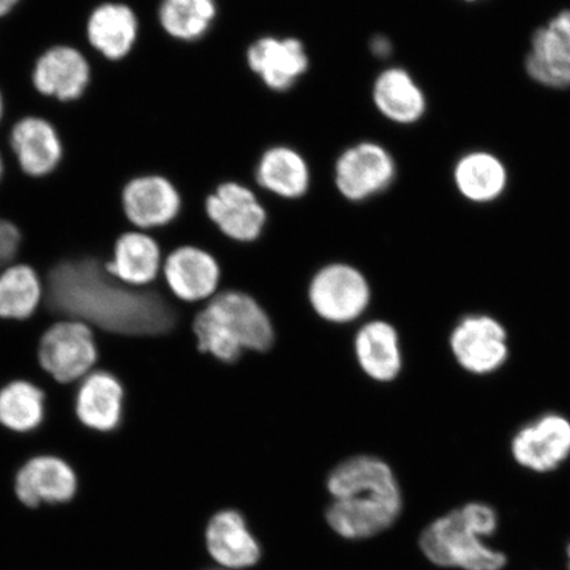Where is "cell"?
Instances as JSON below:
<instances>
[{
  "label": "cell",
  "mask_w": 570,
  "mask_h": 570,
  "mask_svg": "<svg viewBox=\"0 0 570 570\" xmlns=\"http://www.w3.org/2000/svg\"><path fill=\"white\" fill-rule=\"evenodd\" d=\"M248 67L269 89L288 90L294 87L306 69L308 55L302 41L296 39L263 38L247 51Z\"/></svg>",
  "instance_id": "20"
},
{
  "label": "cell",
  "mask_w": 570,
  "mask_h": 570,
  "mask_svg": "<svg viewBox=\"0 0 570 570\" xmlns=\"http://www.w3.org/2000/svg\"><path fill=\"white\" fill-rule=\"evenodd\" d=\"M216 13L214 0H161L158 16L170 38L196 41L210 30Z\"/></svg>",
  "instance_id": "28"
},
{
  "label": "cell",
  "mask_w": 570,
  "mask_h": 570,
  "mask_svg": "<svg viewBox=\"0 0 570 570\" xmlns=\"http://www.w3.org/2000/svg\"><path fill=\"white\" fill-rule=\"evenodd\" d=\"M256 178L263 189L287 199L303 197L311 183L308 164L288 147L268 149L256 168Z\"/></svg>",
  "instance_id": "23"
},
{
  "label": "cell",
  "mask_w": 570,
  "mask_h": 570,
  "mask_svg": "<svg viewBox=\"0 0 570 570\" xmlns=\"http://www.w3.org/2000/svg\"><path fill=\"white\" fill-rule=\"evenodd\" d=\"M449 348L462 370L480 376L502 368L510 353L505 327L488 315L462 317L449 336Z\"/></svg>",
  "instance_id": "7"
},
{
  "label": "cell",
  "mask_w": 570,
  "mask_h": 570,
  "mask_svg": "<svg viewBox=\"0 0 570 570\" xmlns=\"http://www.w3.org/2000/svg\"><path fill=\"white\" fill-rule=\"evenodd\" d=\"M568 570H570V543L567 547Z\"/></svg>",
  "instance_id": "34"
},
{
  "label": "cell",
  "mask_w": 570,
  "mask_h": 570,
  "mask_svg": "<svg viewBox=\"0 0 570 570\" xmlns=\"http://www.w3.org/2000/svg\"><path fill=\"white\" fill-rule=\"evenodd\" d=\"M46 392L30 381H12L0 389V425L18 434L38 431L46 420Z\"/></svg>",
  "instance_id": "26"
},
{
  "label": "cell",
  "mask_w": 570,
  "mask_h": 570,
  "mask_svg": "<svg viewBox=\"0 0 570 570\" xmlns=\"http://www.w3.org/2000/svg\"><path fill=\"white\" fill-rule=\"evenodd\" d=\"M511 455L532 473L554 472L570 458V420L546 413L520 428L511 440Z\"/></svg>",
  "instance_id": "12"
},
{
  "label": "cell",
  "mask_w": 570,
  "mask_h": 570,
  "mask_svg": "<svg viewBox=\"0 0 570 570\" xmlns=\"http://www.w3.org/2000/svg\"><path fill=\"white\" fill-rule=\"evenodd\" d=\"M38 358L40 367L61 386L80 383L98 365L95 330L82 321H56L42 334Z\"/></svg>",
  "instance_id": "6"
},
{
  "label": "cell",
  "mask_w": 570,
  "mask_h": 570,
  "mask_svg": "<svg viewBox=\"0 0 570 570\" xmlns=\"http://www.w3.org/2000/svg\"><path fill=\"white\" fill-rule=\"evenodd\" d=\"M199 353L225 365L237 363L246 353H266L275 344V327L268 312L249 294L220 289L199 305L191 318Z\"/></svg>",
  "instance_id": "3"
},
{
  "label": "cell",
  "mask_w": 570,
  "mask_h": 570,
  "mask_svg": "<svg viewBox=\"0 0 570 570\" xmlns=\"http://www.w3.org/2000/svg\"><path fill=\"white\" fill-rule=\"evenodd\" d=\"M525 67L532 80L544 87L570 88V57L548 27L534 32Z\"/></svg>",
  "instance_id": "27"
},
{
  "label": "cell",
  "mask_w": 570,
  "mask_h": 570,
  "mask_svg": "<svg viewBox=\"0 0 570 570\" xmlns=\"http://www.w3.org/2000/svg\"><path fill=\"white\" fill-rule=\"evenodd\" d=\"M164 254L155 235L127 230L114 244L105 268L117 281L134 288L151 287L160 281Z\"/></svg>",
  "instance_id": "19"
},
{
  "label": "cell",
  "mask_w": 570,
  "mask_h": 570,
  "mask_svg": "<svg viewBox=\"0 0 570 570\" xmlns=\"http://www.w3.org/2000/svg\"><path fill=\"white\" fill-rule=\"evenodd\" d=\"M6 114V101L2 89H0V124H2V120L4 118Z\"/></svg>",
  "instance_id": "32"
},
{
  "label": "cell",
  "mask_w": 570,
  "mask_h": 570,
  "mask_svg": "<svg viewBox=\"0 0 570 570\" xmlns=\"http://www.w3.org/2000/svg\"><path fill=\"white\" fill-rule=\"evenodd\" d=\"M326 489L332 497L327 524L342 538L376 537L402 515L401 483L380 455L360 453L341 460L327 474Z\"/></svg>",
  "instance_id": "2"
},
{
  "label": "cell",
  "mask_w": 570,
  "mask_h": 570,
  "mask_svg": "<svg viewBox=\"0 0 570 570\" xmlns=\"http://www.w3.org/2000/svg\"><path fill=\"white\" fill-rule=\"evenodd\" d=\"M460 509L433 520L420 537V550L433 566L455 570H503L508 556L488 544Z\"/></svg>",
  "instance_id": "4"
},
{
  "label": "cell",
  "mask_w": 570,
  "mask_h": 570,
  "mask_svg": "<svg viewBox=\"0 0 570 570\" xmlns=\"http://www.w3.org/2000/svg\"><path fill=\"white\" fill-rule=\"evenodd\" d=\"M9 140L21 173L31 178L51 176L66 155L59 130L45 117H21L13 124Z\"/></svg>",
  "instance_id": "16"
},
{
  "label": "cell",
  "mask_w": 570,
  "mask_h": 570,
  "mask_svg": "<svg viewBox=\"0 0 570 570\" xmlns=\"http://www.w3.org/2000/svg\"><path fill=\"white\" fill-rule=\"evenodd\" d=\"M126 391L116 375L96 368L77 383L75 411L90 431L111 433L124 420Z\"/></svg>",
  "instance_id": "17"
},
{
  "label": "cell",
  "mask_w": 570,
  "mask_h": 570,
  "mask_svg": "<svg viewBox=\"0 0 570 570\" xmlns=\"http://www.w3.org/2000/svg\"><path fill=\"white\" fill-rule=\"evenodd\" d=\"M4 160H3V156H2V153H0V183H2L3 180V177H4Z\"/></svg>",
  "instance_id": "33"
},
{
  "label": "cell",
  "mask_w": 570,
  "mask_h": 570,
  "mask_svg": "<svg viewBox=\"0 0 570 570\" xmlns=\"http://www.w3.org/2000/svg\"><path fill=\"white\" fill-rule=\"evenodd\" d=\"M13 490L27 508L62 504L76 497L78 476L75 468L59 455L36 454L18 469Z\"/></svg>",
  "instance_id": "15"
},
{
  "label": "cell",
  "mask_w": 570,
  "mask_h": 570,
  "mask_svg": "<svg viewBox=\"0 0 570 570\" xmlns=\"http://www.w3.org/2000/svg\"><path fill=\"white\" fill-rule=\"evenodd\" d=\"M21 0H0V19L11 16Z\"/></svg>",
  "instance_id": "31"
},
{
  "label": "cell",
  "mask_w": 570,
  "mask_h": 570,
  "mask_svg": "<svg viewBox=\"0 0 570 570\" xmlns=\"http://www.w3.org/2000/svg\"><path fill=\"white\" fill-rule=\"evenodd\" d=\"M356 365L370 381L394 383L404 370V348L401 332L382 318L362 321L353 338Z\"/></svg>",
  "instance_id": "14"
},
{
  "label": "cell",
  "mask_w": 570,
  "mask_h": 570,
  "mask_svg": "<svg viewBox=\"0 0 570 570\" xmlns=\"http://www.w3.org/2000/svg\"><path fill=\"white\" fill-rule=\"evenodd\" d=\"M23 234L12 220L0 217V271L18 262Z\"/></svg>",
  "instance_id": "29"
},
{
  "label": "cell",
  "mask_w": 570,
  "mask_h": 570,
  "mask_svg": "<svg viewBox=\"0 0 570 570\" xmlns=\"http://www.w3.org/2000/svg\"><path fill=\"white\" fill-rule=\"evenodd\" d=\"M206 217L226 239L253 245L266 232L267 210L252 189L238 183H224L205 202Z\"/></svg>",
  "instance_id": "10"
},
{
  "label": "cell",
  "mask_w": 570,
  "mask_h": 570,
  "mask_svg": "<svg viewBox=\"0 0 570 570\" xmlns=\"http://www.w3.org/2000/svg\"><path fill=\"white\" fill-rule=\"evenodd\" d=\"M454 181L469 202L487 204L495 202L508 187V170L494 155L473 153L463 156L455 166Z\"/></svg>",
  "instance_id": "25"
},
{
  "label": "cell",
  "mask_w": 570,
  "mask_h": 570,
  "mask_svg": "<svg viewBox=\"0 0 570 570\" xmlns=\"http://www.w3.org/2000/svg\"><path fill=\"white\" fill-rule=\"evenodd\" d=\"M95 256L57 263L41 277L40 309L56 323L77 320L92 330L122 337H156L173 333L196 305L177 302L163 281L134 288L107 273Z\"/></svg>",
  "instance_id": "1"
},
{
  "label": "cell",
  "mask_w": 570,
  "mask_h": 570,
  "mask_svg": "<svg viewBox=\"0 0 570 570\" xmlns=\"http://www.w3.org/2000/svg\"><path fill=\"white\" fill-rule=\"evenodd\" d=\"M394 159L376 142H360L340 156L336 164V185L348 202L363 203L382 194L394 181Z\"/></svg>",
  "instance_id": "13"
},
{
  "label": "cell",
  "mask_w": 570,
  "mask_h": 570,
  "mask_svg": "<svg viewBox=\"0 0 570 570\" xmlns=\"http://www.w3.org/2000/svg\"><path fill=\"white\" fill-rule=\"evenodd\" d=\"M547 27L556 35L570 57V10L560 12Z\"/></svg>",
  "instance_id": "30"
},
{
  "label": "cell",
  "mask_w": 570,
  "mask_h": 570,
  "mask_svg": "<svg viewBox=\"0 0 570 570\" xmlns=\"http://www.w3.org/2000/svg\"><path fill=\"white\" fill-rule=\"evenodd\" d=\"M373 97L377 110L392 122L411 125L424 116V92L403 69L384 70L376 78Z\"/></svg>",
  "instance_id": "22"
},
{
  "label": "cell",
  "mask_w": 570,
  "mask_h": 570,
  "mask_svg": "<svg viewBox=\"0 0 570 570\" xmlns=\"http://www.w3.org/2000/svg\"><path fill=\"white\" fill-rule=\"evenodd\" d=\"M313 313L326 324L352 326L363 321L372 305L367 277L347 263H330L313 275L308 292Z\"/></svg>",
  "instance_id": "5"
},
{
  "label": "cell",
  "mask_w": 570,
  "mask_h": 570,
  "mask_svg": "<svg viewBox=\"0 0 570 570\" xmlns=\"http://www.w3.org/2000/svg\"><path fill=\"white\" fill-rule=\"evenodd\" d=\"M161 277L177 302L203 305L220 291L223 269L208 249L183 245L164 256Z\"/></svg>",
  "instance_id": "9"
},
{
  "label": "cell",
  "mask_w": 570,
  "mask_h": 570,
  "mask_svg": "<svg viewBox=\"0 0 570 570\" xmlns=\"http://www.w3.org/2000/svg\"><path fill=\"white\" fill-rule=\"evenodd\" d=\"M91 66L80 49L56 45L36 59L31 81L40 96L60 104L80 101L91 83Z\"/></svg>",
  "instance_id": "11"
},
{
  "label": "cell",
  "mask_w": 570,
  "mask_h": 570,
  "mask_svg": "<svg viewBox=\"0 0 570 570\" xmlns=\"http://www.w3.org/2000/svg\"><path fill=\"white\" fill-rule=\"evenodd\" d=\"M469 2H474V0H469Z\"/></svg>",
  "instance_id": "35"
},
{
  "label": "cell",
  "mask_w": 570,
  "mask_h": 570,
  "mask_svg": "<svg viewBox=\"0 0 570 570\" xmlns=\"http://www.w3.org/2000/svg\"><path fill=\"white\" fill-rule=\"evenodd\" d=\"M139 32L137 12L122 2L98 4L90 11L85 26V35L92 51L111 62L122 61L131 55Z\"/></svg>",
  "instance_id": "18"
},
{
  "label": "cell",
  "mask_w": 570,
  "mask_h": 570,
  "mask_svg": "<svg viewBox=\"0 0 570 570\" xmlns=\"http://www.w3.org/2000/svg\"><path fill=\"white\" fill-rule=\"evenodd\" d=\"M45 301V283L31 266L24 263L0 271V320L32 318Z\"/></svg>",
  "instance_id": "24"
},
{
  "label": "cell",
  "mask_w": 570,
  "mask_h": 570,
  "mask_svg": "<svg viewBox=\"0 0 570 570\" xmlns=\"http://www.w3.org/2000/svg\"><path fill=\"white\" fill-rule=\"evenodd\" d=\"M206 550L226 569L252 568L261 559V546L238 511L217 512L206 527Z\"/></svg>",
  "instance_id": "21"
},
{
  "label": "cell",
  "mask_w": 570,
  "mask_h": 570,
  "mask_svg": "<svg viewBox=\"0 0 570 570\" xmlns=\"http://www.w3.org/2000/svg\"><path fill=\"white\" fill-rule=\"evenodd\" d=\"M119 208L135 230L151 233L175 223L183 209V198L169 178L139 175L120 189Z\"/></svg>",
  "instance_id": "8"
}]
</instances>
